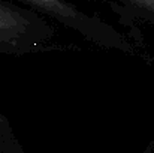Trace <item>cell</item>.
Segmentation results:
<instances>
[{
  "instance_id": "cell-2",
  "label": "cell",
  "mask_w": 154,
  "mask_h": 153,
  "mask_svg": "<svg viewBox=\"0 0 154 153\" xmlns=\"http://www.w3.org/2000/svg\"><path fill=\"white\" fill-rule=\"evenodd\" d=\"M17 2L30 9H35L36 12L50 18L51 21L61 24L63 27L81 36L84 41L99 48L120 51L126 54L136 53L133 44L129 42V39H126V36L121 35L118 30L103 23L102 20L79 11L76 6L70 5L66 0H17Z\"/></svg>"
},
{
  "instance_id": "cell-1",
  "label": "cell",
  "mask_w": 154,
  "mask_h": 153,
  "mask_svg": "<svg viewBox=\"0 0 154 153\" xmlns=\"http://www.w3.org/2000/svg\"><path fill=\"white\" fill-rule=\"evenodd\" d=\"M64 50L50 18L20 3L0 0V56Z\"/></svg>"
},
{
  "instance_id": "cell-3",
  "label": "cell",
  "mask_w": 154,
  "mask_h": 153,
  "mask_svg": "<svg viewBox=\"0 0 154 153\" xmlns=\"http://www.w3.org/2000/svg\"><path fill=\"white\" fill-rule=\"evenodd\" d=\"M0 153H27L5 116H0Z\"/></svg>"
},
{
  "instance_id": "cell-4",
  "label": "cell",
  "mask_w": 154,
  "mask_h": 153,
  "mask_svg": "<svg viewBox=\"0 0 154 153\" xmlns=\"http://www.w3.org/2000/svg\"><path fill=\"white\" fill-rule=\"evenodd\" d=\"M126 2H129V3H132V5L141 8V9H145V11L154 14V0H126Z\"/></svg>"
}]
</instances>
